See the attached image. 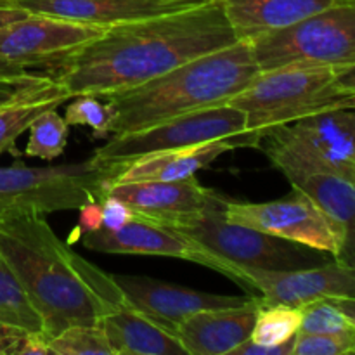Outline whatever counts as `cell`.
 Segmentation results:
<instances>
[{"label": "cell", "mask_w": 355, "mask_h": 355, "mask_svg": "<svg viewBox=\"0 0 355 355\" xmlns=\"http://www.w3.org/2000/svg\"><path fill=\"white\" fill-rule=\"evenodd\" d=\"M236 42L222 0H214L194 9L107 26L99 37L55 59L49 76L69 97H103Z\"/></svg>", "instance_id": "cell-1"}, {"label": "cell", "mask_w": 355, "mask_h": 355, "mask_svg": "<svg viewBox=\"0 0 355 355\" xmlns=\"http://www.w3.org/2000/svg\"><path fill=\"white\" fill-rule=\"evenodd\" d=\"M0 253L19 277L51 340L75 324H97L127 304L113 274L73 252L44 215L0 224Z\"/></svg>", "instance_id": "cell-2"}, {"label": "cell", "mask_w": 355, "mask_h": 355, "mask_svg": "<svg viewBox=\"0 0 355 355\" xmlns=\"http://www.w3.org/2000/svg\"><path fill=\"white\" fill-rule=\"evenodd\" d=\"M260 68L248 42L184 62L132 89L106 94L113 110L111 135L144 130L198 110L227 104L250 85Z\"/></svg>", "instance_id": "cell-3"}, {"label": "cell", "mask_w": 355, "mask_h": 355, "mask_svg": "<svg viewBox=\"0 0 355 355\" xmlns=\"http://www.w3.org/2000/svg\"><path fill=\"white\" fill-rule=\"evenodd\" d=\"M336 69L328 66H281L259 75L229 104L246 118V139L252 148L270 130L347 101L335 85Z\"/></svg>", "instance_id": "cell-4"}, {"label": "cell", "mask_w": 355, "mask_h": 355, "mask_svg": "<svg viewBox=\"0 0 355 355\" xmlns=\"http://www.w3.org/2000/svg\"><path fill=\"white\" fill-rule=\"evenodd\" d=\"M120 165L89 159L68 165L0 166V224L52 211L78 210L89 200H99L107 179Z\"/></svg>", "instance_id": "cell-5"}, {"label": "cell", "mask_w": 355, "mask_h": 355, "mask_svg": "<svg viewBox=\"0 0 355 355\" xmlns=\"http://www.w3.org/2000/svg\"><path fill=\"white\" fill-rule=\"evenodd\" d=\"M260 71L281 66L355 64V0H342L293 26L250 42Z\"/></svg>", "instance_id": "cell-6"}, {"label": "cell", "mask_w": 355, "mask_h": 355, "mask_svg": "<svg viewBox=\"0 0 355 355\" xmlns=\"http://www.w3.org/2000/svg\"><path fill=\"white\" fill-rule=\"evenodd\" d=\"M222 139L236 141L239 148L250 146L245 114L229 103L193 111L132 134L111 135L110 141L97 148L92 156L101 163L121 165L149 153L189 148Z\"/></svg>", "instance_id": "cell-7"}, {"label": "cell", "mask_w": 355, "mask_h": 355, "mask_svg": "<svg viewBox=\"0 0 355 355\" xmlns=\"http://www.w3.org/2000/svg\"><path fill=\"white\" fill-rule=\"evenodd\" d=\"M224 205L175 231L189 236L215 255L239 267L291 270L315 266L314 257L307 252L311 248L229 222L224 215Z\"/></svg>", "instance_id": "cell-8"}, {"label": "cell", "mask_w": 355, "mask_h": 355, "mask_svg": "<svg viewBox=\"0 0 355 355\" xmlns=\"http://www.w3.org/2000/svg\"><path fill=\"white\" fill-rule=\"evenodd\" d=\"M229 222L257 229L279 239L324 252L335 259L343 236L338 224L304 191L293 187L288 196L267 203H239L225 200Z\"/></svg>", "instance_id": "cell-9"}, {"label": "cell", "mask_w": 355, "mask_h": 355, "mask_svg": "<svg viewBox=\"0 0 355 355\" xmlns=\"http://www.w3.org/2000/svg\"><path fill=\"white\" fill-rule=\"evenodd\" d=\"M263 139L284 146L305 163L355 182V104H338L283 125Z\"/></svg>", "instance_id": "cell-10"}, {"label": "cell", "mask_w": 355, "mask_h": 355, "mask_svg": "<svg viewBox=\"0 0 355 355\" xmlns=\"http://www.w3.org/2000/svg\"><path fill=\"white\" fill-rule=\"evenodd\" d=\"M82 245L87 250L113 255H149V257H172L187 262L200 263L211 270L224 274L229 279L238 283L248 291L245 281V267H239L222 257L215 255L208 248L201 246L189 236L165 225L151 224L135 218L118 231L87 232L82 238Z\"/></svg>", "instance_id": "cell-11"}, {"label": "cell", "mask_w": 355, "mask_h": 355, "mask_svg": "<svg viewBox=\"0 0 355 355\" xmlns=\"http://www.w3.org/2000/svg\"><path fill=\"white\" fill-rule=\"evenodd\" d=\"M107 180L104 182L101 196L113 194L132 208L139 220L172 229L198 220L201 215L220 207L225 201L224 196L200 184L196 177L170 182L153 180L110 184Z\"/></svg>", "instance_id": "cell-12"}, {"label": "cell", "mask_w": 355, "mask_h": 355, "mask_svg": "<svg viewBox=\"0 0 355 355\" xmlns=\"http://www.w3.org/2000/svg\"><path fill=\"white\" fill-rule=\"evenodd\" d=\"M260 149L267 155L274 166L290 180L297 189L307 193L333 220L338 224L342 231L343 241L340 253L335 257L340 263L355 269V182L340 177L328 170L318 168L284 146L272 141L262 139Z\"/></svg>", "instance_id": "cell-13"}, {"label": "cell", "mask_w": 355, "mask_h": 355, "mask_svg": "<svg viewBox=\"0 0 355 355\" xmlns=\"http://www.w3.org/2000/svg\"><path fill=\"white\" fill-rule=\"evenodd\" d=\"M106 28L64 17L28 14L0 28V55L35 68L99 37Z\"/></svg>", "instance_id": "cell-14"}, {"label": "cell", "mask_w": 355, "mask_h": 355, "mask_svg": "<svg viewBox=\"0 0 355 355\" xmlns=\"http://www.w3.org/2000/svg\"><path fill=\"white\" fill-rule=\"evenodd\" d=\"M245 281L250 293L297 309L324 298L355 297V269L338 260L291 270L245 267Z\"/></svg>", "instance_id": "cell-15"}, {"label": "cell", "mask_w": 355, "mask_h": 355, "mask_svg": "<svg viewBox=\"0 0 355 355\" xmlns=\"http://www.w3.org/2000/svg\"><path fill=\"white\" fill-rule=\"evenodd\" d=\"M118 288L123 293L130 307L137 309L144 315L151 318L163 328L175 333L177 324L194 314L207 309L234 307L245 304L246 297H231V295H214L191 288L175 286L163 283L153 277L141 276H113Z\"/></svg>", "instance_id": "cell-16"}, {"label": "cell", "mask_w": 355, "mask_h": 355, "mask_svg": "<svg viewBox=\"0 0 355 355\" xmlns=\"http://www.w3.org/2000/svg\"><path fill=\"white\" fill-rule=\"evenodd\" d=\"M214 0H3L30 14L64 17L96 26L130 23L194 9Z\"/></svg>", "instance_id": "cell-17"}, {"label": "cell", "mask_w": 355, "mask_h": 355, "mask_svg": "<svg viewBox=\"0 0 355 355\" xmlns=\"http://www.w3.org/2000/svg\"><path fill=\"white\" fill-rule=\"evenodd\" d=\"M260 302L262 297L252 295L241 305L194 312L177 324L175 336L186 354H232L252 336Z\"/></svg>", "instance_id": "cell-18"}, {"label": "cell", "mask_w": 355, "mask_h": 355, "mask_svg": "<svg viewBox=\"0 0 355 355\" xmlns=\"http://www.w3.org/2000/svg\"><path fill=\"white\" fill-rule=\"evenodd\" d=\"M239 144L231 139L210 141L205 144L189 146V148L165 149V151L149 153L139 156L132 162L121 163L116 175L111 177L110 184H128V182H153V180H182L194 177L201 168L210 165L214 159Z\"/></svg>", "instance_id": "cell-19"}, {"label": "cell", "mask_w": 355, "mask_h": 355, "mask_svg": "<svg viewBox=\"0 0 355 355\" xmlns=\"http://www.w3.org/2000/svg\"><path fill=\"white\" fill-rule=\"evenodd\" d=\"M342 0H222L225 17L239 42L293 26Z\"/></svg>", "instance_id": "cell-20"}, {"label": "cell", "mask_w": 355, "mask_h": 355, "mask_svg": "<svg viewBox=\"0 0 355 355\" xmlns=\"http://www.w3.org/2000/svg\"><path fill=\"white\" fill-rule=\"evenodd\" d=\"M113 355L186 354L175 333L168 331L128 304L120 305L99 321Z\"/></svg>", "instance_id": "cell-21"}, {"label": "cell", "mask_w": 355, "mask_h": 355, "mask_svg": "<svg viewBox=\"0 0 355 355\" xmlns=\"http://www.w3.org/2000/svg\"><path fill=\"white\" fill-rule=\"evenodd\" d=\"M68 99L71 97L52 80L38 92L0 106V155L12 149L19 135L24 134L44 111L61 106Z\"/></svg>", "instance_id": "cell-22"}, {"label": "cell", "mask_w": 355, "mask_h": 355, "mask_svg": "<svg viewBox=\"0 0 355 355\" xmlns=\"http://www.w3.org/2000/svg\"><path fill=\"white\" fill-rule=\"evenodd\" d=\"M0 322L44 333L40 314L31 304L19 277L0 253Z\"/></svg>", "instance_id": "cell-23"}, {"label": "cell", "mask_w": 355, "mask_h": 355, "mask_svg": "<svg viewBox=\"0 0 355 355\" xmlns=\"http://www.w3.org/2000/svg\"><path fill=\"white\" fill-rule=\"evenodd\" d=\"M302 311L262 298L255 315V324L250 340L262 345H279L295 338L300 331Z\"/></svg>", "instance_id": "cell-24"}, {"label": "cell", "mask_w": 355, "mask_h": 355, "mask_svg": "<svg viewBox=\"0 0 355 355\" xmlns=\"http://www.w3.org/2000/svg\"><path fill=\"white\" fill-rule=\"evenodd\" d=\"M30 137L24 153L31 158L52 162L64 153L69 137V125L58 113V107L44 111L28 128Z\"/></svg>", "instance_id": "cell-25"}, {"label": "cell", "mask_w": 355, "mask_h": 355, "mask_svg": "<svg viewBox=\"0 0 355 355\" xmlns=\"http://www.w3.org/2000/svg\"><path fill=\"white\" fill-rule=\"evenodd\" d=\"M49 349L54 355H113L103 326L75 324L62 329L49 340Z\"/></svg>", "instance_id": "cell-26"}, {"label": "cell", "mask_w": 355, "mask_h": 355, "mask_svg": "<svg viewBox=\"0 0 355 355\" xmlns=\"http://www.w3.org/2000/svg\"><path fill=\"white\" fill-rule=\"evenodd\" d=\"M64 120L69 127L71 125H87V127L92 128L97 139L110 137L113 110L103 97L83 94V96H76L75 101L66 107Z\"/></svg>", "instance_id": "cell-27"}, {"label": "cell", "mask_w": 355, "mask_h": 355, "mask_svg": "<svg viewBox=\"0 0 355 355\" xmlns=\"http://www.w3.org/2000/svg\"><path fill=\"white\" fill-rule=\"evenodd\" d=\"M302 324L298 333L307 335H335V333L350 331L355 326L345 314L335 305L331 298L315 300L300 307Z\"/></svg>", "instance_id": "cell-28"}, {"label": "cell", "mask_w": 355, "mask_h": 355, "mask_svg": "<svg viewBox=\"0 0 355 355\" xmlns=\"http://www.w3.org/2000/svg\"><path fill=\"white\" fill-rule=\"evenodd\" d=\"M355 354V328L335 335L297 333L293 355H345Z\"/></svg>", "instance_id": "cell-29"}, {"label": "cell", "mask_w": 355, "mask_h": 355, "mask_svg": "<svg viewBox=\"0 0 355 355\" xmlns=\"http://www.w3.org/2000/svg\"><path fill=\"white\" fill-rule=\"evenodd\" d=\"M49 340L44 333L0 322V355H47Z\"/></svg>", "instance_id": "cell-30"}, {"label": "cell", "mask_w": 355, "mask_h": 355, "mask_svg": "<svg viewBox=\"0 0 355 355\" xmlns=\"http://www.w3.org/2000/svg\"><path fill=\"white\" fill-rule=\"evenodd\" d=\"M51 82L52 78L49 73L30 76V78H0V106L21 99V97L31 96Z\"/></svg>", "instance_id": "cell-31"}, {"label": "cell", "mask_w": 355, "mask_h": 355, "mask_svg": "<svg viewBox=\"0 0 355 355\" xmlns=\"http://www.w3.org/2000/svg\"><path fill=\"white\" fill-rule=\"evenodd\" d=\"M103 207V229L106 231H118L130 222L135 220V214L125 201L113 194H104L99 198Z\"/></svg>", "instance_id": "cell-32"}, {"label": "cell", "mask_w": 355, "mask_h": 355, "mask_svg": "<svg viewBox=\"0 0 355 355\" xmlns=\"http://www.w3.org/2000/svg\"><path fill=\"white\" fill-rule=\"evenodd\" d=\"M297 338V336H295ZM295 338L288 340V342L279 343V345H262V343H255L252 340L243 342L238 349H234L236 355H293Z\"/></svg>", "instance_id": "cell-33"}, {"label": "cell", "mask_w": 355, "mask_h": 355, "mask_svg": "<svg viewBox=\"0 0 355 355\" xmlns=\"http://www.w3.org/2000/svg\"><path fill=\"white\" fill-rule=\"evenodd\" d=\"M78 229L82 232H94L103 229V207L97 198L87 201L83 207L78 208Z\"/></svg>", "instance_id": "cell-34"}, {"label": "cell", "mask_w": 355, "mask_h": 355, "mask_svg": "<svg viewBox=\"0 0 355 355\" xmlns=\"http://www.w3.org/2000/svg\"><path fill=\"white\" fill-rule=\"evenodd\" d=\"M38 75H45V73L33 71V69L21 64V62L0 55V78H30V76Z\"/></svg>", "instance_id": "cell-35"}, {"label": "cell", "mask_w": 355, "mask_h": 355, "mask_svg": "<svg viewBox=\"0 0 355 355\" xmlns=\"http://www.w3.org/2000/svg\"><path fill=\"white\" fill-rule=\"evenodd\" d=\"M335 85L340 92L345 96H355V64L347 66V68L336 69Z\"/></svg>", "instance_id": "cell-36"}, {"label": "cell", "mask_w": 355, "mask_h": 355, "mask_svg": "<svg viewBox=\"0 0 355 355\" xmlns=\"http://www.w3.org/2000/svg\"><path fill=\"white\" fill-rule=\"evenodd\" d=\"M28 14H30L28 10L12 6V3H0V28L14 23V21L21 19V17L28 16Z\"/></svg>", "instance_id": "cell-37"}, {"label": "cell", "mask_w": 355, "mask_h": 355, "mask_svg": "<svg viewBox=\"0 0 355 355\" xmlns=\"http://www.w3.org/2000/svg\"><path fill=\"white\" fill-rule=\"evenodd\" d=\"M335 302L336 307L349 318V321L355 326V297H342V298H331Z\"/></svg>", "instance_id": "cell-38"}, {"label": "cell", "mask_w": 355, "mask_h": 355, "mask_svg": "<svg viewBox=\"0 0 355 355\" xmlns=\"http://www.w3.org/2000/svg\"><path fill=\"white\" fill-rule=\"evenodd\" d=\"M347 104H355V96H350V97H347V101H345Z\"/></svg>", "instance_id": "cell-39"}, {"label": "cell", "mask_w": 355, "mask_h": 355, "mask_svg": "<svg viewBox=\"0 0 355 355\" xmlns=\"http://www.w3.org/2000/svg\"><path fill=\"white\" fill-rule=\"evenodd\" d=\"M0 3H2V0H0Z\"/></svg>", "instance_id": "cell-40"}, {"label": "cell", "mask_w": 355, "mask_h": 355, "mask_svg": "<svg viewBox=\"0 0 355 355\" xmlns=\"http://www.w3.org/2000/svg\"><path fill=\"white\" fill-rule=\"evenodd\" d=\"M2 2H3V0H2Z\"/></svg>", "instance_id": "cell-41"}]
</instances>
